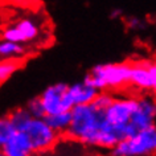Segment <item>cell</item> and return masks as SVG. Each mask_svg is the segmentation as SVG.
<instances>
[{
	"label": "cell",
	"instance_id": "obj_1",
	"mask_svg": "<svg viewBox=\"0 0 156 156\" xmlns=\"http://www.w3.org/2000/svg\"><path fill=\"white\" fill-rule=\"evenodd\" d=\"M70 114L72 122L65 136L73 142L110 151L122 140L116 130L106 120L105 110L94 103L74 106Z\"/></svg>",
	"mask_w": 156,
	"mask_h": 156
},
{
	"label": "cell",
	"instance_id": "obj_2",
	"mask_svg": "<svg viewBox=\"0 0 156 156\" xmlns=\"http://www.w3.org/2000/svg\"><path fill=\"white\" fill-rule=\"evenodd\" d=\"M130 62H107L93 66L83 78L99 91L118 90L130 85Z\"/></svg>",
	"mask_w": 156,
	"mask_h": 156
},
{
	"label": "cell",
	"instance_id": "obj_3",
	"mask_svg": "<svg viewBox=\"0 0 156 156\" xmlns=\"http://www.w3.org/2000/svg\"><path fill=\"white\" fill-rule=\"evenodd\" d=\"M111 156H155L156 123L120 140L110 150Z\"/></svg>",
	"mask_w": 156,
	"mask_h": 156
},
{
	"label": "cell",
	"instance_id": "obj_4",
	"mask_svg": "<svg viewBox=\"0 0 156 156\" xmlns=\"http://www.w3.org/2000/svg\"><path fill=\"white\" fill-rule=\"evenodd\" d=\"M136 105H138V97L135 95H114V99L111 101V103L105 108L106 120L111 127L115 128L122 140L132 135L128 123H130V119L136 108Z\"/></svg>",
	"mask_w": 156,
	"mask_h": 156
},
{
	"label": "cell",
	"instance_id": "obj_5",
	"mask_svg": "<svg viewBox=\"0 0 156 156\" xmlns=\"http://www.w3.org/2000/svg\"><path fill=\"white\" fill-rule=\"evenodd\" d=\"M41 34H42L41 23L37 17L32 16V15L19 19L17 21L4 27L0 30V38L19 42V44L27 46L38 40L41 37Z\"/></svg>",
	"mask_w": 156,
	"mask_h": 156
},
{
	"label": "cell",
	"instance_id": "obj_6",
	"mask_svg": "<svg viewBox=\"0 0 156 156\" xmlns=\"http://www.w3.org/2000/svg\"><path fill=\"white\" fill-rule=\"evenodd\" d=\"M23 132L28 136L34 154L52 150L61 138V135L54 131L44 118H32Z\"/></svg>",
	"mask_w": 156,
	"mask_h": 156
},
{
	"label": "cell",
	"instance_id": "obj_7",
	"mask_svg": "<svg viewBox=\"0 0 156 156\" xmlns=\"http://www.w3.org/2000/svg\"><path fill=\"white\" fill-rule=\"evenodd\" d=\"M38 97H40L46 115L70 111L74 107L72 98L69 95V83L65 82L49 85Z\"/></svg>",
	"mask_w": 156,
	"mask_h": 156
},
{
	"label": "cell",
	"instance_id": "obj_8",
	"mask_svg": "<svg viewBox=\"0 0 156 156\" xmlns=\"http://www.w3.org/2000/svg\"><path fill=\"white\" fill-rule=\"evenodd\" d=\"M156 123V97L142 94L138 97V105L132 114L128 127L134 135L143 128H147Z\"/></svg>",
	"mask_w": 156,
	"mask_h": 156
},
{
	"label": "cell",
	"instance_id": "obj_9",
	"mask_svg": "<svg viewBox=\"0 0 156 156\" xmlns=\"http://www.w3.org/2000/svg\"><path fill=\"white\" fill-rule=\"evenodd\" d=\"M99 90L90 85L85 78L74 83H69V95L74 106L93 103L97 98Z\"/></svg>",
	"mask_w": 156,
	"mask_h": 156
},
{
	"label": "cell",
	"instance_id": "obj_10",
	"mask_svg": "<svg viewBox=\"0 0 156 156\" xmlns=\"http://www.w3.org/2000/svg\"><path fill=\"white\" fill-rule=\"evenodd\" d=\"M7 156H32L34 152L25 132L16 131L2 148Z\"/></svg>",
	"mask_w": 156,
	"mask_h": 156
},
{
	"label": "cell",
	"instance_id": "obj_11",
	"mask_svg": "<svg viewBox=\"0 0 156 156\" xmlns=\"http://www.w3.org/2000/svg\"><path fill=\"white\" fill-rule=\"evenodd\" d=\"M130 85L134 86L136 90L140 91H150L151 83H150V74L147 70V62L146 60L135 61L131 64V77H130Z\"/></svg>",
	"mask_w": 156,
	"mask_h": 156
},
{
	"label": "cell",
	"instance_id": "obj_12",
	"mask_svg": "<svg viewBox=\"0 0 156 156\" xmlns=\"http://www.w3.org/2000/svg\"><path fill=\"white\" fill-rule=\"evenodd\" d=\"M27 53H28L27 45L0 38V58H16V60H20V58L27 56Z\"/></svg>",
	"mask_w": 156,
	"mask_h": 156
},
{
	"label": "cell",
	"instance_id": "obj_13",
	"mask_svg": "<svg viewBox=\"0 0 156 156\" xmlns=\"http://www.w3.org/2000/svg\"><path fill=\"white\" fill-rule=\"evenodd\" d=\"M44 119L46 120V123H48L54 131L58 132L60 135H62L68 131V128L70 126V122H72V114H70V111L57 112V114L45 115Z\"/></svg>",
	"mask_w": 156,
	"mask_h": 156
},
{
	"label": "cell",
	"instance_id": "obj_14",
	"mask_svg": "<svg viewBox=\"0 0 156 156\" xmlns=\"http://www.w3.org/2000/svg\"><path fill=\"white\" fill-rule=\"evenodd\" d=\"M20 68V60H16V58H0V83L8 81Z\"/></svg>",
	"mask_w": 156,
	"mask_h": 156
},
{
	"label": "cell",
	"instance_id": "obj_15",
	"mask_svg": "<svg viewBox=\"0 0 156 156\" xmlns=\"http://www.w3.org/2000/svg\"><path fill=\"white\" fill-rule=\"evenodd\" d=\"M8 118H9L11 122H12L15 130L23 132L25 130V127L28 126V123H29V120L32 119V116H30V114L27 111L25 107H19L16 110L9 112Z\"/></svg>",
	"mask_w": 156,
	"mask_h": 156
},
{
	"label": "cell",
	"instance_id": "obj_16",
	"mask_svg": "<svg viewBox=\"0 0 156 156\" xmlns=\"http://www.w3.org/2000/svg\"><path fill=\"white\" fill-rule=\"evenodd\" d=\"M16 132L12 122L9 120L8 115L0 116V150L5 146V143L12 138V135Z\"/></svg>",
	"mask_w": 156,
	"mask_h": 156
},
{
	"label": "cell",
	"instance_id": "obj_17",
	"mask_svg": "<svg viewBox=\"0 0 156 156\" xmlns=\"http://www.w3.org/2000/svg\"><path fill=\"white\" fill-rule=\"evenodd\" d=\"M25 108H27V111L30 114L32 118H44V116L46 115L45 110H44V106H42V103L40 101V97H34V98L28 101Z\"/></svg>",
	"mask_w": 156,
	"mask_h": 156
},
{
	"label": "cell",
	"instance_id": "obj_18",
	"mask_svg": "<svg viewBox=\"0 0 156 156\" xmlns=\"http://www.w3.org/2000/svg\"><path fill=\"white\" fill-rule=\"evenodd\" d=\"M147 70L150 74V83H151V93L156 97V60H146Z\"/></svg>",
	"mask_w": 156,
	"mask_h": 156
},
{
	"label": "cell",
	"instance_id": "obj_19",
	"mask_svg": "<svg viewBox=\"0 0 156 156\" xmlns=\"http://www.w3.org/2000/svg\"><path fill=\"white\" fill-rule=\"evenodd\" d=\"M112 99H114V95H112L111 93H108V91H99L93 103H94L95 106H98V107H101V108H103V110H105V108H106L108 105L111 103Z\"/></svg>",
	"mask_w": 156,
	"mask_h": 156
},
{
	"label": "cell",
	"instance_id": "obj_20",
	"mask_svg": "<svg viewBox=\"0 0 156 156\" xmlns=\"http://www.w3.org/2000/svg\"><path fill=\"white\" fill-rule=\"evenodd\" d=\"M124 23H126L127 28L131 30H142L146 27V23H144L143 19L136 17V16H128L124 19Z\"/></svg>",
	"mask_w": 156,
	"mask_h": 156
},
{
	"label": "cell",
	"instance_id": "obj_21",
	"mask_svg": "<svg viewBox=\"0 0 156 156\" xmlns=\"http://www.w3.org/2000/svg\"><path fill=\"white\" fill-rule=\"evenodd\" d=\"M124 15H123V11L116 8V9H112L110 12V19H112V20H115V19H123Z\"/></svg>",
	"mask_w": 156,
	"mask_h": 156
},
{
	"label": "cell",
	"instance_id": "obj_22",
	"mask_svg": "<svg viewBox=\"0 0 156 156\" xmlns=\"http://www.w3.org/2000/svg\"><path fill=\"white\" fill-rule=\"evenodd\" d=\"M0 156H7V155L4 154V151H3V150H0Z\"/></svg>",
	"mask_w": 156,
	"mask_h": 156
}]
</instances>
